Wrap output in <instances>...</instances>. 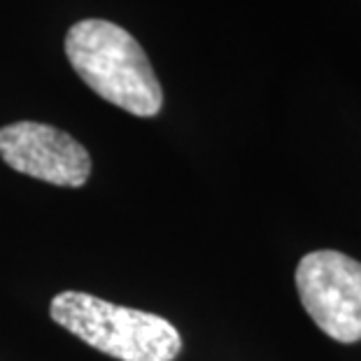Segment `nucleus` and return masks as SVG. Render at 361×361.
Wrapping results in <instances>:
<instances>
[{
  "label": "nucleus",
  "mask_w": 361,
  "mask_h": 361,
  "mask_svg": "<svg viewBox=\"0 0 361 361\" xmlns=\"http://www.w3.org/2000/svg\"><path fill=\"white\" fill-rule=\"evenodd\" d=\"M0 157L12 171L56 187H82L91 178V154L56 126L17 121L0 128Z\"/></svg>",
  "instance_id": "nucleus-4"
},
{
  "label": "nucleus",
  "mask_w": 361,
  "mask_h": 361,
  "mask_svg": "<svg viewBox=\"0 0 361 361\" xmlns=\"http://www.w3.org/2000/svg\"><path fill=\"white\" fill-rule=\"evenodd\" d=\"M305 312L338 343L361 341V264L336 250H317L296 266Z\"/></svg>",
  "instance_id": "nucleus-3"
},
{
  "label": "nucleus",
  "mask_w": 361,
  "mask_h": 361,
  "mask_svg": "<svg viewBox=\"0 0 361 361\" xmlns=\"http://www.w3.org/2000/svg\"><path fill=\"white\" fill-rule=\"evenodd\" d=\"M49 317L89 348L117 361H173L182 352V336L168 319L84 291L54 296Z\"/></svg>",
  "instance_id": "nucleus-2"
},
{
  "label": "nucleus",
  "mask_w": 361,
  "mask_h": 361,
  "mask_svg": "<svg viewBox=\"0 0 361 361\" xmlns=\"http://www.w3.org/2000/svg\"><path fill=\"white\" fill-rule=\"evenodd\" d=\"M66 56L73 71L103 101L135 117H154L164 91L140 42L105 19H82L66 35Z\"/></svg>",
  "instance_id": "nucleus-1"
}]
</instances>
